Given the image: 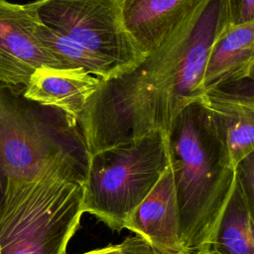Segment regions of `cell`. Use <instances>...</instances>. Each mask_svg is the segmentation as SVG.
<instances>
[{
  "label": "cell",
  "mask_w": 254,
  "mask_h": 254,
  "mask_svg": "<svg viewBox=\"0 0 254 254\" xmlns=\"http://www.w3.org/2000/svg\"><path fill=\"white\" fill-rule=\"evenodd\" d=\"M81 254H125L124 242L122 241L119 244L108 245L106 247H101L98 249H94L88 252H84Z\"/></svg>",
  "instance_id": "18"
},
{
  "label": "cell",
  "mask_w": 254,
  "mask_h": 254,
  "mask_svg": "<svg viewBox=\"0 0 254 254\" xmlns=\"http://www.w3.org/2000/svg\"><path fill=\"white\" fill-rule=\"evenodd\" d=\"M39 19V18H38ZM37 37L64 68H80L101 80L121 75L108 62L98 58L79 44L38 21Z\"/></svg>",
  "instance_id": "14"
},
{
  "label": "cell",
  "mask_w": 254,
  "mask_h": 254,
  "mask_svg": "<svg viewBox=\"0 0 254 254\" xmlns=\"http://www.w3.org/2000/svg\"><path fill=\"white\" fill-rule=\"evenodd\" d=\"M230 25L254 22V0H228Z\"/></svg>",
  "instance_id": "16"
},
{
  "label": "cell",
  "mask_w": 254,
  "mask_h": 254,
  "mask_svg": "<svg viewBox=\"0 0 254 254\" xmlns=\"http://www.w3.org/2000/svg\"><path fill=\"white\" fill-rule=\"evenodd\" d=\"M228 25V0H201L137 66L100 79L77 120L90 154L153 132L167 135L179 113L203 97L209 51Z\"/></svg>",
  "instance_id": "1"
},
{
  "label": "cell",
  "mask_w": 254,
  "mask_h": 254,
  "mask_svg": "<svg viewBox=\"0 0 254 254\" xmlns=\"http://www.w3.org/2000/svg\"><path fill=\"white\" fill-rule=\"evenodd\" d=\"M201 0H121L125 29L146 55L155 51Z\"/></svg>",
  "instance_id": "11"
},
{
  "label": "cell",
  "mask_w": 254,
  "mask_h": 254,
  "mask_svg": "<svg viewBox=\"0 0 254 254\" xmlns=\"http://www.w3.org/2000/svg\"><path fill=\"white\" fill-rule=\"evenodd\" d=\"M24 86L0 82V175L34 181L50 175L83 185L91 154L72 117L26 98Z\"/></svg>",
  "instance_id": "3"
},
{
  "label": "cell",
  "mask_w": 254,
  "mask_h": 254,
  "mask_svg": "<svg viewBox=\"0 0 254 254\" xmlns=\"http://www.w3.org/2000/svg\"><path fill=\"white\" fill-rule=\"evenodd\" d=\"M201 99L187 105L167 134L188 254L210 245L235 185L224 137Z\"/></svg>",
  "instance_id": "2"
},
{
  "label": "cell",
  "mask_w": 254,
  "mask_h": 254,
  "mask_svg": "<svg viewBox=\"0 0 254 254\" xmlns=\"http://www.w3.org/2000/svg\"><path fill=\"white\" fill-rule=\"evenodd\" d=\"M32 3L42 24L108 62L121 74L133 69L147 56L124 27L121 0H37Z\"/></svg>",
  "instance_id": "6"
},
{
  "label": "cell",
  "mask_w": 254,
  "mask_h": 254,
  "mask_svg": "<svg viewBox=\"0 0 254 254\" xmlns=\"http://www.w3.org/2000/svg\"><path fill=\"white\" fill-rule=\"evenodd\" d=\"M194 254H214V253H213V251L211 250V248L209 246H205V247L200 248Z\"/></svg>",
  "instance_id": "19"
},
{
  "label": "cell",
  "mask_w": 254,
  "mask_h": 254,
  "mask_svg": "<svg viewBox=\"0 0 254 254\" xmlns=\"http://www.w3.org/2000/svg\"><path fill=\"white\" fill-rule=\"evenodd\" d=\"M100 78L80 68L42 66L36 69L24 86L26 98L58 108L78 120Z\"/></svg>",
  "instance_id": "10"
},
{
  "label": "cell",
  "mask_w": 254,
  "mask_h": 254,
  "mask_svg": "<svg viewBox=\"0 0 254 254\" xmlns=\"http://www.w3.org/2000/svg\"><path fill=\"white\" fill-rule=\"evenodd\" d=\"M235 178L248 199L254 203V152L236 165Z\"/></svg>",
  "instance_id": "15"
},
{
  "label": "cell",
  "mask_w": 254,
  "mask_h": 254,
  "mask_svg": "<svg viewBox=\"0 0 254 254\" xmlns=\"http://www.w3.org/2000/svg\"><path fill=\"white\" fill-rule=\"evenodd\" d=\"M38 21L32 2L0 0V82L25 86L36 69L62 67L38 39Z\"/></svg>",
  "instance_id": "7"
},
{
  "label": "cell",
  "mask_w": 254,
  "mask_h": 254,
  "mask_svg": "<svg viewBox=\"0 0 254 254\" xmlns=\"http://www.w3.org/2000/svg\"><path fill=\"white\" fill-rule=\"evenodd\" d=\"M253 205L235 178L209 247L214 254H254Z\"/></svg>",
  "instance_id": "13"
},
{
  "label": "cell",
  "mask_w": 254,
  "mask_h": 254,
  "mask_svg": "<svg viewBox=\"0 0 254 254\" xmlns=\"http://www.w3.org/2000/svg\"><path fill=\"white\" fill-rule=\"evenodd\" d=\"M201 100L222 133L232 165L236 167L254 152V78L209 89Z\"/></svg>",
  "instance_id": "9"
},
{
  "label": "cell",
  "mask_w": 254,
  "mask_h": 254,
  "mask_svg": "<svg viewBox=\"0 0 254 254\" xmlns=\"http://www.w3.org/2000/svg\"><path fill=\"white\" fill-rule=\"evenodd\" d=\"M83 185L46 175L4 181L0 197V254H65L80 224Z\"/></svg>",
  "instance_id": "4"
},
{
  "label": "cell",
  "mask_w": 254,
  "mask_h": 254,
  "mask_svg": "<svg viewBox=\"0 0 254 254\" xmlns=\"http://www.w3.org/2000/svg\"><path fill=\"white\" fill-rule=\"evenodd\" d=\"M246 78H254V22L229 24L209 51L202 77L204 93Z\"/></svg>",
  "instance_id": "12"
},
{
  "label": "cell",
  "mask_w": 254,
  "mask_h": 254,
  "mask_svg": "<svg viewBox=\"0 0 254 254\" xmlns=\"http://www.w3.org/2000/svg\"><path fill=\"white\" fill-rule=\"evenodd\" d=\"M167 135L153 132L92 154L83 184V212L120 231L169 164Z\"/></svg>",
  "instance_id": "5"
},
{
  "label": "cell",
  "mask_w": 254,
  "mask_h": 254,
  "mask_svg": "<svg viewBox=\"0 0 254 254\" xmlns=\"http://www.w3.org/2000/svg\"><path fill=\"white\" fill-rule=\"evenodd\" d=\"M123 228L135 233L156 254H188L182 238L170 161L155 187L128 216Z\"/></svg>",
  "instance_id": "8"
},
{
  "label": "cell",
  "mask_w": 254,
  "mask_h": 254,
  "mask_svg": "<svg viewBox=\"0 0 254 254\" xmlns=\"http://www.w3.org/2000/svg\"><path fill=\"white\" fill-rule=\"evenodd\" d=\"M123 242L125 254H156L151 247L138 236L126 237Z\"/></svg>",
  "instance_id": "17"
}]
</instances>
